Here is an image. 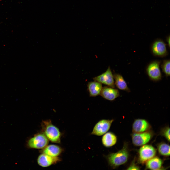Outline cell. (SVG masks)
Returning <instances> with one entry per match:
<instances>
[{
	"label": "cell",
	"instance_id": "6da1fadb",
	"mask_svg": "<svg viewBox=\"0 0 170 170\" xmlns=\"http://www.w3.org/2000/svg\"><path fill=\"white\" fill-rule=\"evenodd\" d=\"M41 125L43 133L49 140L54 143H60V132L59 129L52 124L50 120L42 121Z\"/></svg>",
	"mask_w": 170,
	"mask_h": 170
},
{
	"label": "cell",
	"instance_id": "7a4b0ae2",
	"mask_svg": "<svg viewBox=\"0 0 170 170\" xmlns=\"http://www.w3.org/2000/svg\"><path fill=\"white\" fill-rule=\"evenodd\" d=\"M128 157V153L126 145L120 150L115 153H111L106 156L108 163L112 168L125 163Z\"/></svg>",
	"mask_w": 170,
	"mask_h": 170
},
{
	"label": "cell",
	"instance_id": "3957f363",
	"mask_svg": "<svg viewBox=\"0 0 170 170\" xmlns=\"http://www.w3.org/2000/svg\"><path fill=\"white\" fill-rule=\"evenodd\" d=\"M49 140L43 133H39L29 139L27 145L30 148L42 149L48 145Z\"/></svg>",
	"mask_w": 170,
	"mask_h": 170
},
{
	"label": "cell",
	"instance_id": "277c9868",
	"mask_svg": "<svg viewBox=\"0 0 170 170\" xmlns=\"http://www.w3.org/2000/svg\"><path fill=\"white\" fill-rule=\"evenodd\" d=\"M160 61L157 60L152 61L148 65L146 72L149 77L151 80L157 81L160 80L162 75L160 68Z\"/></svg>",
	"mask_w": 170,
	"mask_h": 170
},
{
	"label": "cell",
	"instance_id": "5b68a950",
	"mask_svg": "<svg viewBox=\"0 0 170 170\" xmlns=\"http://www.w3.org/2000/svg\"><path fill=\"white\" fill-rule=\"evenodd\" d=\"M151 50L153 55L157 57H164L168 54L166 44L162 40L160 39H157L153 42Z\"/></svg>",
	"mask_w": 170,
	"mask_h": 170
},
{
	"label": "cell",
	"instance_id": "8992f818",
	"mask_svg": "<svg viewBox=\"0 0 170 170\" xmlns=\"http://www.w3.org/2000/svg\"><path fill=\"white\" fill-rule=\"evenodd\" d=\"M94 81L114 88L115 84L113 75L110 67L104 73L93 78Z\"/></svg>",
	"mask_w": 170,
	"mask_h": 170
},
{
	"label": "cell",
	"instance_id": "52a82bcc",
	"mask_svg": "<svg viewBox=\"0 0 170 170\" xmlns=\"http://www.w3.org/2000/svg\"><path fill=\"white\" fill-rule=\"evenodd\" d=\"M113 119H102L99 121L94 126L91 134L101 136L106 133L109 129Z\"/></svg>",
	"mask_w": 170,
	"mask_h": 170
},
{
	"label": "cell",
	"instance_id": "ba28073f",
	"mask_svg": "<svg viewBox=\"0 0 170 170\" xmlns=\"http://www.w3.org/2000/svg\"><path fill=\"white\" fill-rule=\"evenodd\" d=\"M139 159L142 162H144L153 158L156 153L155 148L149 145L142 146L139 151Z\"/></svg>",
	"mask_w": 170,
	"mask_h": 170
},
{
	"label": "cell",
	"instance_id": "9c48e42d",
	"mask_svg": "<svg viewBox=\"0 0 170 170\" xmlns=\"http://www.w3.org/2000/svg\"><path fill=\"white\" fill-rule=\"evenodd\" d=\"M60 161V158L58 157H52L42 153L38 156L37 161L40 166L46 167L56 164Z\"/></svg>",
	"mask_w": 170,
	"mask_h": 170
},
{
	"label": "cell",
	"instance_id": "30bf717a",
	"mask_svg": "<svg viewBox=\"0 0 170 170\" xmlns=\"http://www.w3.org/2000/svg\"><path fill=\"white\" fill-rule=\"evenodd\" d=\"M151 136V134L148 132L134 133L132 136V142L136 146L142 145L149 141Z\"/></svg>",
	"mask_w": 170,
	"mask_h": 170
},
{
	"label": "cell",
	"instance_id": "8fae6325",
	"mask_svg": "<svg viewBox=\"0 0 170 170\" xmlns=\"http://www.w3.org/2000/svg\"><path fill=\"white\" fill-rule=\"evenodd\" d=\"M100 95L105 99L113 101L119 96V94L117 89L109 87H104L102 88Z\"/></svg>",
	"mask_w": 170,
	"mask_h": 170
},
{
	"label": "cell",
	"instance_id": "7c38bea8",
	"mask_svg": "<svg viewBox=\"0 0 170 170\" xmlns=\"http://www.w3.org/2000/svg\"><path fill=\"white\" fill-rule=\"evenodd\" d=\"M63 149L60 146L54 144L47 145L40 151L42 153L52 157H58L62 152Z\"/></svg>",
	"mask_w": 170,
	"mask_h": 170
},
{
	"label": "cell",
	"instance_id": "4fadbf2b",
	"mask_svg": "<svg viewBox=\"0 0 170 170\" xmlns=\"http://www.w3.org/2000/svg\"><path fill=\"white\" fill-rule=\"evenodd\" d=\"M87 86L90 97H95L100 95L102 88L101 83L95 81L88 82Z\"/></svg>",
	"mask_w": 170,
	"mask_h": 170
},
{
	"label": "cell",
	"instance_id": "5bb4252c",
	"mask_svg": "<svg viewBox=\"0 0 170 170\" xmlns=\"http://www.w3.org/2000/svg\"><path fill=\"white\" fill-rule=\"evenodd\" d=\"M117 141L116 136L111 132H109L105 134L102 139L103 145L107 147H110L114 145Z\"/></svg>",
	"mask_w": 170,
	"mask_h": 170
},
{
	"label": "cell",
	"instance_id": "9a60e30c",
	"mask_svg": "<svg viewBox=\"0 0 170 170\" xmlns=\"http://www.w3.org/2000/svg\"><path fill=\"white\" fill-rule=\"evenodd\" d=\"M149 127L147 122L144 119H138L134 121L133 125V130L136 132H141L147 130Z\"/></svg>",
	"mask_w": 170,
	"mask_h": 170
},
{
	"label": "cell",
	"instance_id": "2e32d148",
	"mask_svg": "<svg viewBox=\"0 0 170 170\" xmlns=\"http://www.w3.org/2000/svg\"><path fill=\"white\" fill-rule=\"evenodd\" d=\"M113 75L115 81V84L118 88L128 92L130 91L127 83L121 75L115 73Z\"/></svg>",
	"mask_w": 170,
	"mask_h": 170
},
{
	"label": "cell",
	"instance_id": "e0dca14e",
	"mask_svg": "<svg viewBox=\"0 0 170 170\" xmlns=\"http://www.w3.org/2000/svg\"><path fill=\"white\" fill-rule=\"evenodd\" d=\"M162 162V160L160 158L154 157L148 160L146 166L147 168L151 170H159L161 167Z\"/></svg>",
	"mask_w": 170,
	"mask_h": 170
},
{
	"label": "cell",
	"instance_id": "ac0fdd59",
	"mask_svg": "<svg viewBox=\"0 0 170 170\" xmlns=\"http://www.w3.org/2000/svg\"><path fill=\"white\" fill-rule=\"evenodd\" d=\"M159 153L161 155L166 156L170 155V146L164 143L161 144L158 147Z\"/></svg>",
	"mask_w": 170,
	"mask_h": 170
},
{
	"label": "cell",
	"instance_id": "d6986e66",
	"mask_svg": "<svg viewBox=\"0 0 170 170\" xmlns=\"http://www.w3.org/2000/svg\"><path fill=\"white\" fill-rule=\"evenodd\" d=\"M163 72L167 76H170V60H164L161 65Z\"/></svg>",
	"mask_w": 170,
	"mask_h": 170
},
{
	"label": "cell",
	"instance_id": "ffe728a7",
	"mask_svg": "<svg viewBox=\"0 0 170 170\" xmlns=\"http://www.w3.org/2000/svg\"><path fill=\"white\" fill-rule=\"evenodd\" d=\"M164 136L169 142L170 141V129L169 128L166 129L164 131Z\"/></svg>",
	"mask_w": 170,
	"mask_h": 170
},
{
	"label": "cell",
	"instance_id": "44dd1931",
	"mask_svg": "<svg viewBox=\"0 0 170 170\" xmlns=\"http://www.w3.org/2000/svg\"><path fill=\"white\" fill-rule=\"evenodd\" d=\"M128 170H139L140 169L134 163H132L128 168Z\"/></svg>",
	"mask_w": 170,
	"mask_h": 170
},
{
	"label": "cell",
	"instance_id": "7402d4cb",
	"mask_svg": "<svg viewBox=\"0 0 170 170\" xmlns=\"http://www.w3.org/2000/svg\"><path fill=\"white\" fill-rule=\"evenodd\" d=\"M166 41L168 44L169 47H170V36H168L166 38Z\"/></svg>",
	"mask_w": 170,
	"mask_h": 170
}]
</instances>
